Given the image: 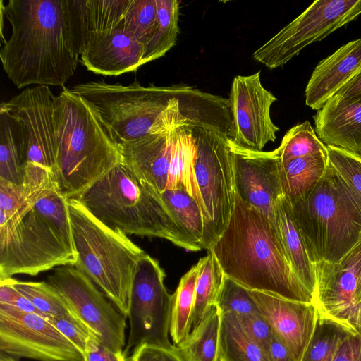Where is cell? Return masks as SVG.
<instances>
[{
    "instance_id": "cell-1",
    "label": "cell",
    "mask_w": 361,
    "mask_h": 361,
    "mask_svg": "<svg viewBox=\"0 0 361 361\" xmlns=\"http://www.w3.org/2000/svg\"><path fill=\"white\" fill-rule=\"evenodd\" d=\"M21 184L25 202L11 216H0V280L16 274L36 276L74 266L76 261L68 198L54 173L29 169Z\"/></svg>"
},
{
    "instance_id": "cell-2",
    "label": "cell",
    "mask_w": 361,
    "mask_h": 361,
    "mask_svg": "<svg viewBox=\"0 0 361 361\" xmlns=\"http://www.w3.org/2000/svg\"><path fill=\"white\" fill-rule=\"evenodd\" d=\"M1 11L11 27L0 53L8 78L18 88L63 87L79 61L70 45L65 0H8Z\"/></svg>"
},
{
    "instance_id": "cell-3",
    "label": "cell",
    "mask_w": 361,
    "mask_h": 361,
    "mask_svg": "<svg viewBox=\"0 0 361 361\" xmlns=\"http://www.w3.org/2000/svg\"><path fill=\"white\" fill-rule=\"evenodd\" d=\"M208 250L225 276L246 288L314 303L291 267L276 224L237 195L226 229Z\"/></svg>"
},
{
    "instance_id": "cell-4",
    "label": "cell",
    "mask_w": 361,
    "mask_h": 361,
    "mask_svg": "<svg viewBox=\"0 0 361 361\" xmlns=\"http://www.w3.org/2000/svg\"><path fill=\"white\" fill-rule=\"evenodd\" d=\"M54 123V172L68 199L122 162L118 143L93 106L64 86L56 97Z\"/></svg>"
},
{
    "instance_id": "cell-5",
    "label": "cell",
    "mask_w": 361,
    "mask_h": 361,
    "mask_svg": "<svg viewBox=\"0 0 361 361\" xmlns=\"http://www.w3.org/2000/svg\"><path fill=\"white\" fill-rule=\"evenodd\" d=\"M97 219L124 234L166 239L197 251L174 221L159 192L120 163L76 197Z\"/></svg>"
},
{
    "instance_id": "cell-6",
    "label": "cell",
    "mask_w": 361,
    "mask_h": 361,
    "mask_svg": "<svg viewBox=\"0 0 361 361\" xmlns=\"http://www.w3.org/2000/svg\"><path fill=\"white\" fill-rule=\"evenodd\" d=\"M188 86L143 87L137 81L124 85L101 80L70 90L93 106L119 145L181 126V95Z\"/></svg>"
},
{
    "instance_id": "cell-7",
    "label": "cell",
    "mask_w": 361,
    "mask_h": 361,
    "mask_svg": "<svg viewBox=\"0 0 361 361\" xmlns=\"http://www.w3.org/2000/svg\"><path fill=\"white\" fill-rule=\"evenodd\" d=\"M290 206L314 266L340 262L361 241V197L329 164L314 190Z\"/></svg>"
},
{
    "instance_id": "cell-8",
    "label": "cell",
    "mask_w": 361,
    "mask_h": 361,
    "mask_svg": "<svg viewBox=\"0 0 361 361\" xmlns=\"http://www.w3.org/2000/svg\"><path fill=\"white\" fill-rule=\"evenodd\" d=\"M67 203L74 267L127 317L134 276L145 252L126 234L97 219L77 199L68 198Z\"/></svg>"
},
{
    "instance_id": "cell-9",
    "label": "cell",
    "mask_w": 361,
    "mask_h": 361,
    "mask_svg": "<svg viewBox=\"0 0 361 361\" xmlns=\"http://www.w3.org/2000/svg\"><path fill=\"white\" fill-rule=\"evenodd\" d=\"M165 273L149 255L140 259L134 276L128 313L130 331L123 353L128 358L147 345L169 347L171 299L164 283Z\"/></svg>"
},
{
    "instance_id": "cell-10",
    "label": "cell",
    "mask_w": 361,
    "mask_h": 361,
    "mask_svg": "<svg viewBox=\"0 0 361 361\" xmlns=\"http://www.w3.org/2000/svg\"><path fill=\"white\" fill-rule=\"evenodd\" d=\"M197 145L195 175L215 243L226 229L236 192L227 136L202 126H191Z\"/></svg>"
},
{
    "instance_id": "cell-11",
    "label": "cell",
    "mask_w": 361,
    "mask_h": 361,
    "mask_svg": "<svg viewBox=\"0 0 361 361\" xmlns=\"http://www.w3.org/2000/svg\"><path fill=\"white\" fill-rule=\"evenodd\" d=\"M360 14L361 0H317L257 49L253 58L270 69L283 66Z\"/></svg>"
},
{
    "instance_id": "cell-12",
    "label": "cell",
    "mask_w": 361,
    "mask_h": 361,
    "mask_svg": "<svg viewBox=\"0 0 361 361\" xmlns=\"http://www.w3.org/2000/svg\"><path fill=\"white\" fill-rule=\"evenodd\" d=\"M47 279L65 298L74 316L105 346L115 352H123L126 317L90 279L71 265L53 269Z\"/></svg>"
},
{
    "instance_id": "cell-13",
    "label": "cell",
    "mask_w": 361,
    "mask_h": 361,
    "mask_svg": "<svg viewBox=\"0 0 361 361\" xmlns=\"http://www.w3.org/2000/svg\"><path fill=\"white\" fill-rule=\"evenodd\" d=\"M0 350L38 361H82L81 352L45 317L0 304Z\"/></svg>"
},
{
    "instance_id": "cell-14",
    "label": "cell",
    "mask_w": 361,
    "mask_h": 361,
    "mask_svg": "<svg viewBox=\"0 0 361 361\" xmlns=\"http://www.w3.org/2000/svg\"><path fill=\"white\" fill-rule=\"evenodd\" d=\"M56 99L49 86L36 85L1 104L20 126L25 163H36L53 171L56 156Z\"/></svg>"
},
{
    "instance_id": "cell-15",
    "label": "cell",
    "mask_w": 361,
    "mask_h": 361,
    "mask_svg": "<svg viewBox=\"0 0 361 361\" xmlns=\"http://www.w3.org/2000/svg\"><path fill=\"white\" fill-rule=\"evenodd\" d=\"M317 288L314 305L318 317L350 332L361 333V303L355 289L361 269V241L340 262L314 264Z\"/></svg>"
},
{
    "instance_id": "cell-16",
    "label": "cell",
    "mask_w": 361,
    "mask_h": 361,
    "mask_svg": "<svg viewBox=\"0 0 361 361\" xmlns=\"http://www.w3.org/2000/svg\"><path fill=\"white\" fill-rule=\"evenodd\" d=\"M276 101L262 85L260 71L234 77L228 99L233 125L231 139L241 147L259 151L268 142H274L279 128L271 120L270 109Z\"/></svg>"
},
{
    "instance_id": "cell-17",
    "label": "cell",
    "mask_w": 361,
    "mask_h": 361,
    "mask_svg": "<svg viewBox=\"0 0 361 361\" xmlns=\"http://www.w3.org/2000/svg\"><path fill=\"white\" fill-rule=\"evenodd\" d=\"M228 142L232 156L236 195L276 224V209L284 197L281 161L276 149L264 152Z\"/></svg>"
},
{
    "instance_id": "cell-18",
    "label": "cell",
    "mask_w": 361,
    "mask_h": 361,
    "mask_svg": "<svg viewBox=\"0 0 361 361\" xmlns=\"http://www.w3.org/2000/svg\"><path fill=\"white\" fill-rule=\"evenodd\" d=\"M250 293L259 314L269 322L293 361H300L318 319L314 303L290 300L257 290H250Z\"/></svg>"
},
{
    "instance_id": "cell-19",
    "label": "cell",
    "mask_w": 361,
    "mask_h": 361,
    "mask_svg": "<svg viewBox=\"0 0 361 361\" xmlns=\"http://www.w3.org/2000/svg\"><path fill=\"white\" fill-rule=\"evenodd\" d=\"M130 0H65L71 47L80 56L93 37L122 23Z\"/></svg>"
},
{
    "instance_id": "cell-20",
    "label": "cell",
    "mask_w": 361,
    "mask_h": 361,
    "mask_svg": "<svg viewBox=\"0 0 361 361\" xmlns=\"http://www.w3.org/2000/svg\"><path fill=\"white\" fill-rule=\"evenodd\" d=\"M143 51L144 45L126 32L121 24L109 32L92 38L80 61L95 74L116 76L137 71L142 66Z\"/></svg>"
},
{
    "instance_id": "cell-21",
    "label": "cell",
    "mask_w": 361,
    "mask_h": 361,
    "mask_svg": "<svg viewBox=\"0 0 361 361\" xmlns=\"http://www.w3.org/2000/svg\"><path fill=\"white\" fill-rule=\"evenodd\" d=\"M173 129L149 133L119 144L121 163L138 179L159 193L166 190L167 187Z\"/></svg>"
},
{
    "instance_id": "cell-22",
    "label": "cell",
    "mask_w": 361,
    "mask_h": 361,
    "mask_svg": "<svg viewBox=\"0 0 361 361\" xmlns=\"http://www.w3.org/2000/svg\"><path fill=\"white\" fill-rule=\"evenodd\" d=\"M360 68L361 38L343 45L317 64L305 88L306 105L322 109Z\"/></svg>"
},
{
    "instance_id": "cell-23",
    "label": "cell",
    "mask_w": 361,
    "mask_h": 361,
    "mask_svg": "<svg viewBox=\"0 0 361 361\" xmlns=\"http://www.w3.org/2000/svg\"><path fill=\"white\" fill-rule=\"evenodd\" d=\"M313 118L314 131L326 146L361 157V98L326 103Z\"/></svg>"
},
{
    "instance_id": "cell-24",
    "label": "cell",
    "mask_w": 361,
    "mask_h": 361,
    "mask_svg": "<svg viewBox=\"0 0 361 361\" xmlns=\"http://www.w3.org/2000/svg\"><path fill=\"white\" fill-rule=\"evenodd\" d=\"M159 195L170 215L197 248L209 250L215 243L209 222L197 200L183 188L166 189Z\"/></svg>"
},
{
    "instance_id": "cell-25",
    "label": "cell",
    "mask_w": 361,
    "mask_h": 361,
    "mask_svg": "<svg viewBox=\"0 0 361 361\" xmlns=\"http://www.w3.org/2000/svg\"><path fill=\"white\" fill-rule=\"evenodd\" d=\"M197 154V145L191 126L183 125L174 128L166 189L183 188L185 190L199 203L210 224L204 209L196 179L195 167Z\"/></svg>"
},
{
    "instance_id": "cell-26",
    "label": "cell",
    "mask_w": 361,
    "mask_h": 361,
    "mask_svg": "<svg viewBox=\"0 0 361 361\" xmlns=\"http://www.w3.org/2000/svg\"><path fill=\"white\" fill-rule=\"evenodd\" d=\"M275 221L295 274L314 298L317 288L315 268L294 220L290 204L284 197L277 204Z\"/></svg>"
},
{
    "instance_id": "cell-27",
    "label": "cell",
    "mask_w": 361,
    "mask_h": 361,
    "mask_svg": "<svg viewBox=\"0 0 361 361\" xmlns=\"http://www.w3.org/2000/svg\"><path fill=\"white\" fill-rule=\"evenodd\" d=\"M327 166V154L324 153L281 163V185L288 203L293 204L310 193L324 175Z\"/></svg>"
},
{
    "instance_id": "cell-28",
    "label": "cell",
    "mask_w": 361,
    "mask_h": 361,
    "mask_svg": "<svg viewBox=\"0 0 361 361\" xmlns=\"http://www.w3.org/2000/svg\"><path fill=\"white\" fill-rule=\"evenodd\" d=\"M197 263V279L195 302L192 315L191 331L195 330L209 312L216 306L225 274L211 250Z\"/></svg>"
},
{
    "instance_id": "cell-29",
    "label": "cell",
    "mask_w": 361,
    "mask_h": 361,
    "mask_svg": "<svg viewBox=\"0 0 361 361\" xmlns=\"http://www.w3.org/2000/svg\"><path fill=\"white\" fill-rule=\"evenodd\" d=\"M25 164L23 142L17 121L0 106V178L21 184Z\"/></svg>"
},
{
    "instance_id": "cell-30",
    "label": "cell",
    "mask_w": 361,
    "mask_h": 361,
    "mask_svg": "<svg viewBox=\"0 0 361 361\" xmlns=\"http://www.w3.org/2000/svg\"><path fill=\"white\" fill-rule=\"evenodd\" d=\"M221 314L216 306L200 325L178 345L188 361H221Z\"/></svg>"
},
{
    "instance_id": "cell-31",
    "label": "cell",
    "mask_w": 361,
    "mask_h": 361,
    "mask_svg": "<svg viewBox=\"0 0 361 361\" xmlns=\"http://www.w3.org/2000/svg\"><path fill=\"white\" fill-rule=\"evenodd\" d=\"M156 1L157 23L149 39L144 47L142 66L164 56L176 44L178 35L179 1Z\"/></svg>"
},
{
    "instance_id": "cell-32",
    "label": "cell",
    "mask_w": 361,
    "mask_h": 361,
    "mask_svg": "<svg viewBox=\"0 0 361 361\" xmlns=\"http://www.w3.org/2000/svg\"><path fill=\"white\" fill-rule=\"evenodd\" d=\"M198 276L197 264L183 275L172 295L169 334L175 345H179L190 335L195 293Z\"/></svg>"
},
{
    "instance_id": "cell-33",
    "label": "cell",
    "mask_w": 361,
    "mask_h": 361,
    "mask_svg": "<svg viewBox=\"0 0 361 361\" xmlns=\"http://www.w3.org/2000/svg\"><path fill=\"white\" fill-rule=\"evenodd\" d=\"M220 345L221 361H269L266 349L222 314Z\"/></svg>"
},
{
    "instance_id": "cell-34",
    "label": "cell",
    "mask_w": 361,
    "mask_h": 361,
    "mask_svg": "<svg viewBox=\"0 0 361 361\" xmlns=\"http://www.w3.org/2000/svg\"><path fill=\"white\" fill-rule=\"evenodd\" d=\"M350 334L354 333L340 324L318 317L300 361H333L341 343Z\"/></svg>"
},
{
    "instance_id": "cell-35",
    "label": "cell",
    "mask_w": 361,
    "mask_h": 361,
    "mask_svg": "<svg viewBox=\"0 0 361 361\" xmlns=\"http://www.w3.org/2000/svg\"><path fill=\"white\" fill-rule=\"evenodd\" d=\"M10 281L19 293L48 319L51 317L74 315L63 295L49 282L21 281L12 277Z\"/></svg>"
},
{
    "instance_id": "cell-36",
    "label": "cell",
    "mask_w": 361,
    "mask_h": 361,
    "mask_svg": "<svg viewBox=\"0 0 361 361\" xmlns=\"http://www.w3.org/2000/svg\"><path fill=\"white\" fill-rule=\"evenodd\" d=\"M276 149L282 164L310 154H326V146L319 140L308 121L287 131Z\"/></svg>"
},
{
    "instance_id": "cell-37",
    "label": "cell",
    "mask_w": 361,
    "mask_h": 361,
    "mask_svg": "<svg viewBox=\"0 0 361 361\" xmlns=\"http://www.w3.org/2000/svg\"><path fill=\"white\" fill-rule=\"evenodd\" d=\"M156 0H130L121 25L126 32L145 45L157 23Z\"/></svg>"
},
{
    "instance_id": "cell-38",
    "label": "cell",
    "mask_w": 361,
    "mask_h": 361,
    "mask_svg": "<svg viewBox=\"0 0 361 361\" xmlns=\"http://www.w3.org/2000/svg\"><path fill=\"white\" fill-rule=\"evenodd\" d=\"M216 307L221 314L233 312L238 314L259 313L250 290L225 276L219 292Z\"/></svg>"
},
{
    "instance_id": "cell-39",
    "label": "cell",
    "mask_w": 361,
    "mask_h": 361,
    "mask_svg": "<svg viewBox=\"0 0 361 361\" xmlns=\"http://www.w3.org/2000/svg\"><path fill=\"white\" fill-rule=\"evenodd\" d=\"M328 164L341 179L361 197V157L326 146Z\"/></svg>"
},
{
    "instance_id": "cell-40",
    "label": "cell",
    "mask_w": 361,
    "mask_h": 361,
    "mask_svg": "<svg viewBox=\"0 0 361 361\" xmlns=\"http://www.w3.org/2000/svg\"><path fill=\"white\" fill-rule=\"evenodd\" d=\"M221 314L237 324L249 337L267 350L274 333L270 324L262 314L233 312Z\"/></svg>"
},
{
    "instance_id": "cell-41",
    "label": "cell",
    "mask_w": 361,
    "mask_h": 361,
    "mask_svg": "<svg viewBox=\"0 0 361 361\" xmlns=\"http://www.w3.org/2000/svg\"><path fill=\"white\" fill-rule=\"evenodd\" d=\"M47 320L68 338L82 354H83L87 343L90 339H99L90 329L73 314L51 317Z\"/></svg>"
},
{
    "instance_id": "cell-42",
    "label": "cell",
    "mask_w": 361,
    "mask_h": 361,
    "mask_svg": "<svg viewBox=\"0 0 361 361\" xmlns=\"http://www.w3.org/2000/svg\"><path fill=\"white\" fill-rule=\"evenodd\" d=\"M26 199L22 184L0 178V216L9 217L16 212Z\"/></svg>"
},
{
    "instance_id": "cell-43",
    "label": "cell",
    "mask_w": 361,
    "mask_h": 361,
    "mask_svg": "<svg viewBox=\"0 0 361 361\" xmlns=\"http://www.w3.org/2000/svg\"><path fill=\"white\" fill-rule=\"evenodd\" d=\"M82 356V361H128L123 352L110 350L98 338L87 341Z\"/></svg>"
},
{
    "instance_id": "cell-44",
    "label": "cell",
    "mask_w": 361,
    "mask_h": 361,
    "mask_svg": "<svg viewBox=\"0 0 361 361\" xmlns=\"http://www.w3.org/2000/svg\"><path fill=\"white\" fill-rule=\"evenodd\" d=\"M333 361H361V333L348 335L341 343Z\"/></svg>"
},
{
    "instance_id": "cell-45",
    "label": "cell",
    "mask_w": 361,
    "mask_h": 361,
    "mask_svg": "<svg viewBox=\"0 0 361 361\" xmlns=\"http://www.w3.org/2000/svg\"><path fill=\"white\" fill-rule=\"evenodd\" d=\"M358 98H361V68L326 103L336 104Z\"/></svg>"
},
{
    "instance_id": "cell-46",
    "label": "cell",
    "mask_w": 361,
    "mask_h": 361,
    "mask_svg": "<svg viewBox=\"0 0 361 361\" xmlns=\"http://www.w3.org/2000/svg\"><path fill=\"white\" fill-rule=\"evenodd\" d=\"M269 361H293L283 343L274 334L267 348Z\"/></svg>"
},
{
    "instance_id": "cell-47",
    "label": "cell",
    "mask_w": 361,
    "mask_h": 361,
    "mask_svg": "<svg viewBox=\"0 0 361 361\" xmlns=\"http://www.w3.org/2000/svg\"><path fill=\"white\" fill-rule=\"evenodd\" d=\"M153 348L157 353L160 361H188L175 345L166 348Z\"/></svg>"
},
{
    "instance_id": "cell-48",
    "label": "cell",
    "mask_w": 361,
    "mask_h": 361,
    "mask_svg": "<svg viewBox=\"0 0 361 361\" xmlns=\"http://www.w3.org/2000/svg\"><path fill=\"white\" fill-rule=\"evenodd\" d=\"M128 361H160V360L153 347L144 345L134 351Z\"/></svg>"
},
{
    "instance_id": "cell-49",
    "label": "cell",
    "mask_w": 361,
    "mask_h": 361,
    "mask_svg": "<svg viewBox=\"0 0 361 361\" xmlns=\"http://www.w3.org/2000/svg\"><path fill=\"white\" fill-rule=\"evenodd\" d=\"M355 300L357 302L361 303V269L359 274L357 286L355 289Z\"/></svg>"
},
{
    "instance_id": "cell-50",
    "label": "cell",
    "mask_w": 361,
    "mask_h": 361,
    "mask_svg": "<svg viewBox=\"0 0 361 361\" xmlns=\"http://www.w3.org/2000/svg\"><path fill=\"white\" fill-rule=\"evenodd\" d=\"M0 361H17V359L1 353Z\"/></svg>"
}]
</instances>
